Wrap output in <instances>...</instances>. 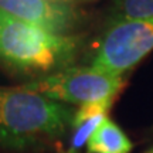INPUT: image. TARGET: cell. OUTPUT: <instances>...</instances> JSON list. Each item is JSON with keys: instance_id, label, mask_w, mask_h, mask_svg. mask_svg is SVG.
Wrapping results in <instances>:
<instances>
[{"instance_id": "6da1fadb", "label": "cell", "mask_w": 153, "mask_h": 153, "mask_svg": "<svg viewBox=\"0 0 153 153\" xmlns=\"http://www.w3.org/2000/svg\"><path fill=\"white\" fill-rule=\"evenodd\" d=\"M74 111L22 87H0V148L40 149L71 129Z\"/></svg>"}, {"instance_id": "7a4b0ae2", "label": "cell", "mask_w": 153, "mask_h": 153, "mask_svg": "<svg viewBox=\"0 0 153 153\" xmlns=\"http://www.w3.org/2000/svg\"><path fill=\"white\" fill-rule=\"evenodd\" d=\"M79 40L58 34L0 10V62L16 71L53 74L68 68Z\"/></svg>"}, {"instance_id": "3957f363", "label": "cell", "mask_w": 153, "mask_h": 153, "mask_svg": "<svg viewBox=\"0 0 153 153\" xmlns=\"http://www.w3.org/2000/svg\"><path fill=\"white\" fill-rule=\"evenodd\" d=\"M24 85L48 99L82 106L94 102H112L123 87V79L91 65L68 67L38 76Z\"/></svg>"}, {"instance_id": "277c9868", "label": "cell", "mask_w": 153, "mask_h": 153, "mask_svg": "<svg viewBox=\"0 0 153 153\" xmlns=\"http://www.w3.org/2000/svg\"><path fill=\"white\" fill-rule=\"evenodd\" d=\"M153 50V19L125 20L105 30L94 53L91 67L122 76Z\"/></svg>"}, {"instance_id": "5b68a950", "label": "cell", "mask_w": 153, "mask_h": 153, "mask_svg": "<svg viewBox=\"0 0 153 153\" xmlns=\"http://www.w3.org/2000/svg\"><path fill=\"white\" fill-rule=\"evenodd\" d=\"M0 10L58 34H70L79 22L74 4H51L43 0H0Z\"/></svg>"}, {"instance_id": "8992f818", "label": "cell", "mask_w": 153, "mask_h": 153, "mask_svg": "<svg viewBox=\"0 0 153 153\" xmlns=\"http://www.w3.org/2000/svg\"><path fill=\"white\" fill-rule=\"evenodd\" d=\"M111 105L112 102H94L82 105L79 109L75 111L71 125V140L67 153H79L94 132L108 118L106 114Z\"/></svg>"}, {"instance_id": "52a82bcc", "label": "cell", "mask_w": 153, "mask_h": 153, "mask_svg": "<svg viewBox=\"0 0 153 153\" xmlns=\"http://www.w3.org/2000/svg\"><path fill=\"white\" fill-rule=\"evenodd\" d=\"M88 153H131L133 143L109 118L99 125L87 143Z\"/></svg>"}, {"instance_id": "ba28073f", "label": "cell", "mask_w": 153, "mask_h": 153, "mask_svg": "<svg viewBox=\"0 0 153 153\" xmlns=\"http://www.w3.org/2000/svg\"><path fill=\"white\" fill-rule=\"evenodd\" d=\"M136 19H153V0H114L109 13V26Z\"/></svg>"}, {"instance_id": "9c48e42d", "label": "cell", "mask_w": 153, "mask_h": 153, "mask_svg": "<svg viewBox=\"0 0 153 153\" xmlns=\"http://www.w3.org/2000/svg\"><path fill=\"white\" fill-rule=\"evenodd\" d=\"M45 3H51V4H72L74 0H43Z\"/></svg>"}, {"instance_id": "30bf717a", "label": "cell", "mask_w": 153, "mask_h": 153, "mask_svg": "<svg viewBox=\"0 0 153 153\" xmlns=\"http://www.w3.org/2000/svg\"><path fill=\"white\" fill-rule=\"evenodd\" d=\"M148 153H153V149H152V150H150V152H148Z\"/></svg>"}]
</instances>
